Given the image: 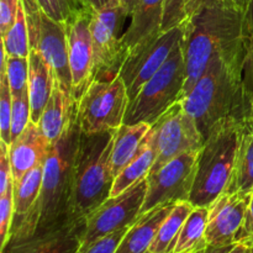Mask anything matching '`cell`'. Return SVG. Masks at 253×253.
<instances>
[{
    "label": "cell",
    "mask_w": 253,
    "mask_h": 253,
    "mask_svg": "<svg viewBox=\"0 0 253 253\" xmlns=\"http://www.w3.org/2000/svg\"><path fill=\"white\" fill-rule=\"evenodd\" d=\"M246 10L234 0H209L185 20L182 39L188 95L214 57L242 62L246 58Z\"/></svg>",
    "instance_id": "obj_1"
},
{
    "label": "cell",
    "mask_w": 253,
    "mask_h": 253,
    "mask_svg": "<svg viewBox=\"0 0 253 253\" xmlns=\"http://www.w3.org/2000/svg\"><path fill=\"white\" fill-rule=\"evenodd\" d=\"M183 108L197 121L204 140L215 125L227 119H251V103L244 84V63L214 57Z\"/></svg>",
    "instance_id": "obj_2"
},
{
    "label": "cell",
    "mask_w": 253,
    "mask_h": 253,
    "mask_svg": "<svg viewBox=\"0 0 253 253\" xmlns=\"http://www.w3.org/2000/svg\"><path fill=\"white\" fill-rule=\"evenodd\" d=\"M116 130L81 133L73 169L71 203L73 219L85 220L110 198L115 180L110 157Z\"/></svg>",
    "instance_id": "obj_3"
},
{
    "label": "cell",
    "mask_w": 253,
    "mask_h": 253,
    "mask_svg": "<svg viewBox=\"0 0 253 253\" xmlns=\"http://www.w3.org/2000/svg\"><path fill=\"white\" fill-rule=\"evenodd\" d=\"M81 133L77 108L68 127L51 146L43 163L40 195L41 214L36 234L73 219L71 214L73 169Z\"/></svg>",
    "instance_id": "obj_4"
},
{
    "label": "cell",
    "mask_w": 253,
    "mask_h": 253,
    "mask_svg": "<svg viewBox=\"0 0 253 253\" xmlns=\"http://www.w3.org/2000/svg\"><path fill=\"white\" fill-rule=\"evenodd\" d=\"M245 123L246 120L227 119L215 125L205 138L198 153L197 174L189 198L195 208H209L226 192Z\"/></svg>",
    "instance_id": "obj_5"
},
{
    "label": "cell",
    "mask_w": 253,
    "mask_h": 253,
    "mask_svg": "<svg viewBox=\"0 0 253 253\" xmlns=\"http://www.w3.org/2000/svg\"><path fill=\"white\" fill-rule=\"evenodd\" d=\"M187 81L182 41L174 47L162 68L141 88L128 103L124 124L153 125L173 104L183 99Z\"/></svg>",
    "instance_id": "obj_6"
},
{
    "label": "cell",
    "mask_w": 253,
    "mask_h": 253,
    "mask_svg": "<svg viewBox=\"0 0 253 253\" xmlns=\"http://www.w3.org/2000/svg\"><path fill=\"white\" fill-rule=\"evenodd\" d=\"M127 89L119 74L110 81H93L78 101V120L83 133L116 130L127 111Z\"/></svg>",
    "instance_id": "obj_7"
},
{
    "label": "cell",
    "mask_w": 253,
    "mask_h": 253,
    "mask_svg": "<svg viewBox=\"0 0 253 253\" xmlns=\"http://www.w3.org/2000/svg\"><path fill=\"white\" fill-rule=\"evenodd\" d=\"M128 16L120 4L93 12L90 22L93 39V81H110L120 74L128 54L124 44L123 27Z\"/></svg>",
    "instance_id": "obj_8"
},
{
    "label": "cell",
    "mask_w": 253,
    "mask_h": 253,
    "mask_svg": "<svg viewBox=\"0 0 253 253\" xmlns=\"http://www.w3.org/2000/svg\"><path fill=\"white\" fill-rule=\"evenodd\" d=\"M22 5L26 15L30 49H36L43 56L64 90L72 95L66 24L49 17L37 0H22Z\"/></svg>",
    "instance_id": "obj_9"
},
{
    "label": "cell",
    "mask_w": 253,
    "mask_h": 253,
    "mask_svg": "<svg viewBox=\"0 0 253 253\" xmlns=\"http://www.w3.org/2000/svg\"><path fill=\"white\" fill-rule=\"evenodd\" d=\"M184 26L185 21L167 31L152 35L128 49L120 77L125 83L130 100L162 68L174 47L182 41Z\"/></svg>",
    "instance_id": "obj_10"
},
{
    "label": "cell",
    "mask_w": 253,
    "mask_h": 253,
    "mask_svg": "<svg viewBox=\"0 0 253 253\" xmlns=\"http://www.w3.org/2000/svg\"><path fill=\"white\" fill-rule=\"evenodd\" d=\"M156 161L150 173L156 172L175 157L184 153L199 152L204 145L195 119L185 111L182 100L173 104L152 126Z\"/></svg>",
    "instance_id": "obj_11"
},
{
    "label": "cell",
    "mask_w": 253,
    "mask_h": 253,
    "mask_svg": "<svg viewBox=\"0 0 253 253\" xmlns=\"http://www.w3.org/2000/svg\"><path fill=\"white\" fill-rule=\"evenodd\" d=\"M147 184L148 180L146 177L121 194L106 199L100 207L88 215L81 249L89 246L101 237L135 224L141 216Z\"/></svg>",
    "instance_id": "obj_12"
},
{
    "label": "cell",
    "mask_w": 253,
    "mask_h": 253,
    "mask_svg": "<svg viewBox=\"0 0 253 253\" xmlns=\"http://www.w3.org/2000/svg\"><path fill=\"white\" fill-rule=\"evenodd\" d=\"M198 153L178 156L147 175V193L141 215L169 203L189 202L197 174Z\"/></svg>",
    "instance_id": "obj_13"
},
{
    "label": "cell",
    "mask_w": 253,
    "mask_h": 253,
    "mask_svg": "<svg viewBox=\"0 0 253 253\" xmlns=\"http://www.w3.org/2000/svg\"><path fill=\"white\" fill-rule=\"evenodd\" d=\"M93 12L85 7L73 19L66 22L72 95L77 103L93 82L94 52L90 31Z\"/></svg>",
    "instance_id": "obj_14"
},
{
    "label": "cell",
    "mask_w": 253,
    "mask_h": 253,
    "mask_svg": "<svg viewBox=\"0 0 253 253\" xmlns=\"http://www.w3.org/2000/svg\"><path fill=\"white\" fill-rule=\"evenodd\" d=\"M42 175L43 165H40L27 172L17 184H14V216L7 246L29 240L36 234L41 214Z\"/></svg>",
    "instance_id": "obj_15"
},
{
    "label": "cell",
    "mask_w": 253,
    "mask_h": 253,
    "mask_svg": "<svg viewBox=\"0 0 253 253\" xmlns=\"http://www.w3.org/2000/svg\"><path fill=\"white\" fill-rule=\"evenodd\" d=\"M252 193H225L209 207L205 240L208 246H230L245 220Z\"/></svg>",
    "instance_id": "obj_16"
},
{
    "label": "cell",
    "mask_w": 253,
    "mask_h": 253,
    "mask_svg": "<svg viewBox=\"0 0 253 253\" xmlns=\"http://www.w3.org/2000/svg\"><path fill=\"white\" fill-rule=\"evenodd\" d=\"M85 231V220L69 219L29 240L10 245L4 253H78Z\"/></svg>",
    "instance_id": "obj_17"
},
{
    "label": "cell",
    "mask_w": 253,
    "mask_h": 253,
    "mask_svg": "<svg viewBox=\"0 0 253 253\" xmlns=\"http://www.w3.org/2000/svg\"><path fill=\"white\" fill-rule=\"evenodd\" d=\"M51 146L40 130L39 125L30 121L24 132L17 136L9 146L14 184H17L27 172L37 166L43 165Z\"/></svg>",
    "instance_id": "obj_18"
},
{
    "label": "cell",
    "mask_w": 253,
    "mask_h": 253,
    "mask_svg": "<svg viewBox=\"0 0 253 253\" xmlns=\"http://www.w3.org/2000/svg\"><path fill=\"white\" fill-rule=\"evenodd\" d=\"M78 108V103L67 93L56 78L53 91L39 121V127L49 145H53L66 131Z\"/></svg>",
    "instance_id": "obj_19"
},
{
    "label": "cell",
    "mask_w": 253,
    "mask_h": 253,
    "mask_svg": "<svg viewBox=\"0 0 253 253\" xmlns=\"http://www.w3.org/2000/svg\"><path fill=\"white\" fill-rule=\"evenodd\" d=\"M175 204L177 203L161 205L141 215L137 221L128 227L115 253H151L150 249L158 229Z\"/></svg>",
    "instance_id": "obj_20"
},
{
    "label": "cell",
    "mask_w": 253,
    "mask_h": 253,
    "mask_svg": "<svg viewBox=\"0 0 253 253\" xmlns=\"http://www.w3.org/2000/svg\"><path fill=\"white\" fill-rule=\"evenodd\" d=\"M56 74L41 53L36 49H30L29 54V89L31 121L39 124L42 113L53 91Z\"/></svg>",
    "instance_id": "obj_21"
},
{
    "label": "cell",
    "mask_w": 253,
    "mask_h": 253,
    "mask_svg": "<svg viewBox=\"0 0 253 253\" xmlns=\"http://www.w3.org/2000/svg\"><path fill=\"white\" fill-rule=\"evenodd\" d=\"M166 0H140L131 21L124 34L123 41L127 49L141 41L162 31Z\"/></svg>",
    "instance_id": "obj_22"
},
{
    "label": "cell",
    "mask_w": 253,
    "mask_h": 253,
    "mask_svg": "<svg viewBox=\"0 0 253 253\" xmlns=\"http://www.w3.org/2000/svg\"><path fill=\"white\" fill-rule=\"evenodd\" d=\"M151 126L152 125L146 123L132 124V125L123 124L116 130L110 157V168L114 177H118L135 157L143 137L150 131Z\"/></svg>",
    "instance_id": "obj_23"
},
{
    "label": "cell",
    "mask_w": 253,
    "mask_h": 253,
    "mask_svg": "<svg viewBox=\"0 0 253 253\" xmlns=\"http://www.w3.org/2000/svg\"><path fill=\"white\" fill-rule=\"evenodd\" d=\"M156 161V147L153 132L150 128L141 142L140 148L131 162L123 169V172L114 180L110 197H116L125 192L127 188L147 177Z\"/></svg>",
    "instance_id": "obj_24"
},
{
    "label": "cell",
    "mask_w": 253,
    "mask_h": 253,
    "mask_svg": "<svg viewBox=\"0 0 253 253\" xmlns=\"http://www.w3.org/2000/svg\"><path fill=\"white\" fill-rule=\"evenodd\" d=\"M253 192V120L245 123L241 133L234 172L225 193Z\"/></svg>",
    "instance_id": "obj_25"
},
{
    "label": "cell",
    "mask_w": 253,
    "mask_h": 253,
    "mask_svg": "<svg viewBox=\"0 0 253 253\" xmlns=\"http://www.w3.org/2000/svg\"><path fill=\"white\" fill-rule=\"evenodd\" d=\"M209 208L197 207L183 224L172 253H193L208 247L205 240Z\"/></svg>",
    "instance_id": "obj_26"
},
{
    "label": "cell",
    "mask_w": 253,
    "mask_h": 253,
    "mask_svg": "<svg viewBox=\"0 0 253 253\" xmlns=\"http://www.w3.org/2000/svg\"><path fill=\"white\" fill-rule=\"evenodd\" d=\"M194 208L195 207L190 202H179L175 204L174 209L166 217V220L158 229L157 235H156L152 246L150 249L151 253L173 252L183 224Z\"/></svg>",
    "instance_id": "obj_27"
},
{
    "label": "cell",
    "mask_w": 253,
    "mask_h": 253,
    "mask_svg": "<svg viewBox=\"0 0 253 253\" xmlns=\"http://www.w3.org/2000/svg\"><path fill=\"white\" fill-rule=\"evenodd\" d=\"M1 47L7 56L29 57L30 42L29 30H27L26 15H25L22 0L20 1L16 20L11 29L1 36Z\"/></svg>",
    "instance_id": "obj_28"
},
{
    "label": "cell",
    "mask_w": 253,
    "mask_h": 253,
    "mask_svg": "<svg viewBox=\"0 0 253 253\" xmlns=\"http://www.w3.org/2000/svg\"><path fill=\"white\" fill-rule=\"evenodd\" d=\"M1 63H5V73L12 96H17L27 89L29 82V57L7 56L2 49Z\"/></svg>",
    "instance_id": "obj_29"
},
{
    "label": "cell",
    "mask_w": 253,
    "mask_h": 253,
    "mask_svg": "<svg viewBox=\"0 0 253 253\" xmlns=\"http://www.w3.org/2000/svg\"><path fill=\"white\" fill-rule=\"evenodd\" d=\"M12 94L5 73V64L0 69V137L6 145H11Z\"/></svg>",
    "instance_id": "obj_30"
},
{
    "label": "cell",
    "mask_w": 253,
    "mask_h": 253,
    "mask_svg": "<svg viewBox=\"0 0 253 253\" xmlns=\"http://www.w3.org/2000/svg\"><path fill=\"white\" fill-rule=\"evenodd\" d=\"M245 35H246V58L244 64V84L250 103L253 93V0H249L245 15Z\"/></svg>",
    "instance_id": "obj_31"
},
{
    "label": "cell",
    "mask_w": 253,
    "mask_h": 253,
    "mask_svg": "<svg viewBox=\"0 0 253 253\" xmlns=\"http://www.w3.org/2000/svg\"><path fill=\"white\" fill-rule=\"evenodd\" d=\"M43 11L58 22H68L85 9L82 0H37Z\"/></svg>",
    "instance_id": "obj_32"
},
{
    "label": "cell",
    "mask_w": 253,
    "mask_h": 253,
    "mask_svg": "<svg viewBox=\"0 0 253 253\" xmlns=\"http://www.w3.org/2000/svg\"><path fill=\"white\" fill-rule=\"evenodd\" d=\"M30 121H31V105H30L29 89H25L20 95L12 96L11 142L24 132Z\"/></svg>",
    "instance_id": "obj_33"
},
{
    "label": "cell",
    "mask_w": 253,
    "mask_h": 253,
    "mask_svg": "<svg viewBox=\"0 0 253 253\" xmlns=\"http://www.w3.org/2000/svg\"><path fill=\"white\" fill-rule=\"evenodd\" d=\"M14 216V185L0 195V253L6 250Z\"/></svg>",
    "instance_id": "obj_34"
},
{
    "label": "cell",
    "mask_w": 253,
    "mask_h": 253,
    "mask_svg": "<svg viewBox=\"0 0 253 253\" xmlns=\"http://www.w3.org/2000/svg\"><path fill=\"white\" fill-rule=\"evenodd\" d=\"M187 20L185 0H166L162 31L173 29Z\"/></svg>",
    "instance_id": "obj_35"
},
{
    "label": "cell",
    "mask_w": 253,
    "mask_h": 253,
    "mask_svg": "<svg viewBox=\"0 0 253 253\" xmlns=\"http://www.w3.org/2000/svg\"><path fill=\"white\" fill-rule=\"evenodd\" d=\"M128 227H126V229L113 232V234L108 235V236L101 237V239L96 240V241H94L89 246L81 249V251L78 253H115L116 249L120 245L121 240L125 236Z\"/></svg>",
    "instance_id": "obj_36"
},
{
    "label": "cell",
    "mask_w": 253,
    "mask_h": 253,
    "mask_svg": "<svg viewBox=\"0 0 253 253\" xmlns=\"http://www.w3.org/2000/svg\"><path fill=\"white\" fill-rule=\"evenodd\" d=\"M11 185H14L11 163L9 157V145L1 141L0 145V195L6 193Z\"/></svg>",
    "instance_id": "obj_37"
},
{
    "label": "cell",
    "mask_w": 253,
    "mask_h": 253,
    "mask_svg": "<svg viewBox=\"0 0 253 253\" xmlns=\"http://www.w3.org/2000/svg\"><path fill=\"white\" fill-rule=\"evenodd\" d=\"M21 0H0V35L11 29L16 20Z\"/></svg>",
    "instance_id": "obj_38"
},
{
    "label": "cell",
    "mask_w": 253,
    "mask_h": 253,
    "mask_svg": "<svg viewBox=\"0 0 253 253\" xmlns=\"http://www.w3.org/2000/svg\"><path fill=\"white\" fill-rule=\"evenodd\" d=\"M235 244L245 245L247 247L253 246V192L242 226L240 227L235 237Z\"/></svg>",
    "instance_id": "obj_39"
},
{
    "label": "cell",
    "mask_w": 253,
    "mask_h": 253,
    "mask_svg": "<svg viewBox=\"0 0 253 253\" xmlns=\"http://www.w3.org/2000/svg\"><path fill=\"white\" fill-rule=\"evenodd\" d=\"M84 6L86 9L91 10V11H101V10L106 9L108 6L114 4H120L119 0H82Z\"/></svg>",
    "instance_id": "obj_40"
},
{
    "label": "cell",
    "mask_w": 253,
    "mask_h": 253,
    "mask_svg": "<svg viewBox=\"0 0 253 253\" xmlns=\"http://www.w3.org/2000/svg\"><path fill=\"white\" fill-rule=\"evenodd\" d=\"M207 1H209V0H185V14H187V17L194 14Z\"/></svg>",
    "instance_id": "obj_41"
},
{
    "label": "cell",
    "mask_w": 253,
    "mask_h": 253,
    "mask_svg": "<svg viewBox=\"0 0 253 253\" xmlns=\"http://www.w3.org/2000/svg\"><path fill=\"white\" fill-rule=\"evenodd\" d=\"M236 245H230V246H221V247L208 246L205 247V249L200 250V251L193 252V253H230L232 250H234V247L236 246Z\"/></svg>",
    "instance_id": "obj_42"
},
{
    "label": "cell",
    "mask_w": 253,
    "mask_h": 253,
    "mask_svg": "<svg viewBox=\"0 0 253 253\" xmlns=\"http://www.w3.org/2000/svg\"><path fill=\"white\" fill-rule=\"evenodd\" d=\"M119 1H120V6L123 7L126 11V14L131 17V15L135 11L136 6H137L140 0H119Z\"/></svg>",
    "instance_id": "obj_43"
},
{
    "label": "cell",
    "mask_w": 253,
    "mask_h": 253,
    "mask_svg": "<svg viewBox=\"0 0 253 253\" xmlns=\"http://www.w3.org/2000/svg\"><path fill=\"white\" fill-rule=\"evenodd\" d=\"M250 247H251V246H250ZM250 247L245 246V245H239V244H237L236 246L234 247V250H232V251L230 252V253H247V252H249Z\"/></svg>",
    "instance_id": "obj_44"
},
{
    "label": "cell",
    "mask_w": 253,
    "mask_h": 253,
    "mask_svg": "<svg viewBox=\"0 0 253 253\" xmlns=\"http://www.w3.org/2000/svg\"><path fill=\"white\" fill-rule=\"evenodd\" d=\"M234 1L236 2V4H239L241 7H244L245 10L247 9V5H249V0H234Z\"/></svg>",
    "instance_id": "obj_45"
},
{
    "label": "cell",
    "mask_w": 253,
    "mask_h": 253,
    "mask_svg": "<svg viewBox=\"0 0 253 253\" xmlns=\"http://www.w3.org/2000/svg\"><path fill=\"white\" fill-rule=\"evenodd\" d=\"M251 119L253 120V93H252V99H251Z\"/></svg>",
    "instance_id": "obj_46"
},
{
    "label": "cell",
    "mask_w": 253,
    "mask_h": 253,
    "mask_svg": "<svg viewBox=\"0 0 253 253\" xmlns=\"http://www.w3.org/2000/svg\"><path fill=\"white\" fill-rule=\"evenodd\" d=\"M247 253H253V246L250 247V249H249V252H247Z\"/></svg>",
    "instance_id": "obj_47"
}]
</instances>
